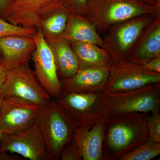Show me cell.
<instances>
[{"mask_svg": "<svg viewBox=\"0 0 160 160\" xmlns=\"http://www.w3.org/2000/svg\"><path fill=\"white\" fill-rule=\"evenodd\" d=\"M149 113L129 114L108 118L103 146V160L119 159L125 153L149 140Z\"/></svg>", "mask_w": 160, "mask_h": 160, "instance_id": "cell-1", "label": "cell"}, {"mask_svg": "<svg viewBox=\"0 0 160 160\" xmlns=\"http://www.w3.org/2000/svg\"><path fill=\"white\" fill-rule=\"evenodd\" d=\"M145 14L160 16V6L141 0H87L82 16L104 34L115 24Z\"/></svg>", "mask_w": 160, "mask_h": 160, "instance_id": "cell-2", "label": "cell"}, {"mask_svg": "<svg viewBox=\"0 0 160 160\" xmlns=\"http://www.w3.org/2000/svg\"><path fill=\"white\" fill-rule=\"evenodd\" d=\"M78 128L91 129L109 117V100L105 91L64 92L54 99Z\"/></svg>", "mask_w": 160, "mask_h": 160, "instance_id": "cell-3", "label": "cell"}, {"mask_svg": "<svg viewBox=\"0 0 160 160\" xmlns=\"http://www.w3.org/2000/svg\"><path fill=\"white\" fill-rule=\"evenodd\" d=\"M39 120L48 160H59L61 151L73 139L77 126L52 98L42 107Z\"/></svg>", "mask_w": 160, "mask_h": 160, "instance_id": "cell-4", "label": "cell"}, {"mask_svg": "<svg viewBox=\"0 0 160 160\" xmlns=\"http://www.w3.org/2000/svg\"><path fill=\"white\" fill-rule=\"evenodd\" d=\"M155 17L150 14L142 15L109 27L102 38V48L107 52L110 61L128 60L142 31Z\"/></svg>", "mask_w": 160, "mask_h": 160, "instance_id": "cell-5", "label": "cell"}, {"mask_svg": "<svg viewBox=\"0 0 160 160\" xmlns=\"http://www.w3.org/2000/svg\"><path fill=\"white\" fill-rule=\"evenodd\" d=\"M106 92L109 100L108 118L135 113H160V83L121 93Z\"/></svg>", "mask_w": 160, "mask_h": 160, "instance_id": "cell-6", "label": "cell"}, {"mask_svg": "<svg viewBox=\"0 0 160 160\" xmlns=\"http://www.w3.org/2000/svg\"><path fill=\"white\" fill-rule=\"evenodd\" d=\"M2 99L16 97L42 107L51 98L41 86L29 62L9 70Z\"/></svg>", "mask_w": 160, "mask_h": 160, "instance_id": "cell-7", "label": "cell"}, {"mask_svg": "<svg viewBox=\"0 0 160 160\" xmlns=\"http://www.w3.org/2000/svg\"><path fill=\"white\" fill-rule=\"evenodd\" d=\"M110 73L105 91L118 93L160 83V73L145 70L140 64L128 60L111 61Z\"/></svg>", "mask_w": 160, "mask_h": 160, "instance_id": "cell-8", "label": "cell"}, {"mask_svg": "<svg viewBox=\"0 0 160 160\" xmlns=\"http://www.w3.org/2000/svg\"><path fill=\"white\" fill-rule=\"evenodd\" d=\"M0 151L22 156L31 160H48L39 117L31 126L13 134L3 133Z\"/></svg>", "mask_w": 160, "mask_h": 160, "instance_id": "cell-9", "label": "cell"}, {"mask_svg": "<svg viewBox=\"0 0 160 160\" xmlns=\"http://www.w3.org/2000/svg\"><path fill=\"white\" fill-rule=\"evenodd\" d=\"M62 7L63 0H10L5 20L37 31L45 17Z\"/></svg>", "mask_w": 160, "mask_h": 160, "instance_id": "cell-10", "label": "cell"}, {"mask_svg": "<svg viewBox=\"0 0 160 160\" xmlns=\"http://www.w3.org/2000/svg\"><path fill=\"white\" fill-rule=\"evenodd\" d=\"M33 37L36 48L31 58L34 63L33 71L41 86L55 99L62 92V88L53 53L41 29Z\"/></svg>", "mask_w": 160, "mask_h": 160, "instance_id": "cell-11", "label": "cell"}, {"mask_svg": "<svg viewBox=\"0 0 160 160\" xmlns=\"http://www.w3.org/2000/svg\"><path fill=\"white\" fill-rule=\"evenodd\" d=\"M42 107L16 97L2 99L0 127L3 133L13 134L28 128L39 117Z\"/></svg>", "mask_w": 160, "mask_h": 160, "instance_id": "cell-12", "label": "cell"}, {"mask_svg": "<svg viewBox=\"0 0 160 160\" xmlns=\"http://www.w3.org/2000/svg\"><path fill=\"white\" fill-rule=\"evenodd\" d=\"M109 73V66L78 69L73 76L61 80L62 92L88 93L105 91Z\"/></svg>", "mask_w": 160, "mask_h": 160, "instance_id": "cell-13", "label": "cell"}, {"mask_svg": "<svg viewBox=\"0 0 160 160\" xmlns=\"http://www.w3.org/2000/svg\"><path fill=\"white\" fill-rule=\"evenodd\" d=\"M36 48L34 37L10 35L0 38L1 63L10 70L29 62Z\"/></svg>", "mask_w": 160, "mask_h": 160, "instance_id": "cell-14", "label": "cell"}, {"mask_svg": "<svg viewBox=\"0 0 160 160\" xmlns=\"http://www.w3.org/2000/svg\"><path fill=\"white\" fill-rule=\"evenodd\" d=\"M160 56V16H158L143 29L128 60L142 65Z\"/></svg>", "mask_w": 160, "mask_h": 160, "instance_id": "cell-15", "label": "cell"}, {"mask_svg": "<svg viewBox=\"0 0 160 160\" xmlns=\"http://www.w3.org/2000/svg\"><path fill=\"white\" fill-rule=\"evenodd\" d=\"M105 121L91 129L77 128L72 141L77 145L83 160H103V146Z\"/></svg>", "mask_w": 160, "mask_h": 160, "instance_id": "cell-16", "label": "cell"}, {"mask_svg": "<svg viewBox=\"0 0 160 160\" xmlns=\"http://www.w3.org/2000/svg\"><path fill=\"white\" fill-rule=\"evenodd\" d=\"M46 41L53 53L60 81L74 76L78 62L69 42L62 38Z\"/></svg>", "mask_w": 160, "mask_h": 160, "instance_id": "cell-17", "label": "cell"}, {"mask_svg": "<svg viewBox=\"0 0 160 160\" xmlns=\"http://www.w3.org/2000/svg\"><path fill=\"white\" fill-rule=\"evenodd\" d=\"M62 38L69 42L93 43L102 47V38L96 28L82 15L71 14Z\"/></svg>", "mask_w": 160, "mask_h": 160, "instance_id": "cell-18", "label": "cell"}, {"mask_svg": "<svg viewBox=\"0 0 160 160\" xmlns=\"http://www.w3.org/2000/svg\"><path fill=\"white\" fill-rule=\"evenodd\" d=\"M77 58L79 69L109 66L110 58L102 47L93 43L69 42Z\"/></svg>", "mask_w": 160, "mask_h": 160, "instance_id": "cell-19", "label": "cell"}, {"mask_svg": "<svg viewBox=\"0 0 160 160\" xmlns=\"http://www.w3.org/2000/svg\"><path fill=\"white\" fill-rule=\"evenodd\" d=\"M70 15L62 7L52 11L43 19L39 29L42 30L46 41L62 37Z\"/></svg>", "mask_w": 160, "mask_h": 160, "instance_id": "cell-20", "label": "cell"}, {"mask_svg": "<svg viewBox=\"0 0 160 160\" xmlns=\"http://www.w3.org/2000/svg\"><path fill=\"white\" fill-rule=\"evenodd\" d=\"M160 154V143L148 140L125 153L119 160H150Z\"/></svg>", "mask_w": 160, "mask_h": 160, "instance_id": "cell-21", "label": "cell"}, {"mask_svg": "<svg viewBox=\"0 0 160 160\" xmlns=\"http://www.w3.org/2000/svg\"><path fill=\"white\" fill-rule=\"evenodd\" d=\"M37 31L34 29L15 26L0 18V38L10 35H21L33 37Z\"/></svg>", "mask_w": 160, "mask_h": 160, "instance_id": "cell-22", "label": "cell"}, {"mask_svg": "<svg viewBox=\"0 0 160 160\" xmlns=\"http://www.w3.org/2000/svg\"><path fill=\"white\" fill-rule=\"evenodd\" d=\"M148 132L149 140L152 142L160 143V114L148 116Z\"/></svg>", "mask_w": 160, "mask_h": 160, "instance_id": "cell-23", "label": "cell"}, {"mask_svg": "<svg viewBox=\"0 0 160 160\" xmlns=\"http://www.w3.org/2000/svg\"><path fill=\"white\" fill-rule=\"evenodd\" d=\"M59 160H82L79 149L72 140L63 147L60 153Z\"/></svg>", "mask_w": 160, "mask_h": 160, "instance_id": "cell-24", "label": "cell"}, {"mask_svg": "<svg viewBox=\"0 0 160 160\" xmlns=\"http://www.w3.org/2000/svg\"><path fill=\"white\" fill-rule=\"evenodd\" d=\"M87 0H63L64 9L70 14L83 15Z\"/></svg>", "mask_w": 160, "mask_h": 160, "instance_id": "cell-25", "label": "cell"}, {"mask_svg": "<svg viewBox=\"0 0 160 160\" xmlns=\"http://www.w3.org/2000/svg\"><path fill=\"white\" fill-rule=\"evenodd\" d=\"M140 65L146 71L160 73V56L152 59L145 64Z\"/></svg>", "mask_w": 160, "mask_h": 160, "instance_id": "cell-26", "label": "cell"}, {"mask_svg": "<svg viewBox=\"0 0 160 160\" xmlns=\"http://www.w3.org/2000/svg\"><path fill=\"white\" fill-rule=\"evenodd\" d=\"M8 72L9 70L2 63H0V95L7 80Z\"/></svg>", "mask_w": 160, "mask_h": 160, "instance_id": "cell-27", "label": "cell"}, {"mask_svg": "<svg viewBox=\"0 0 160 160\" xmlns=\"http://www.w3.org/2000/svg\"><path fill=\"white\" fill-rule=\"evenodd\" d=\"M10 0H0V18L5 19Z\"/></svg>", "mask_w": 160, "mask_h": 160, "instance_id": "cell-28", "label": "cell"}, {"mask_svg": "<svg viewBox=\"0 0 160 160\" xmlns=\"http://www.w3.org/2000/svg\"><path fill=\"white\" fill-rule=\"evenodd\" d=\"M20 158L14 153L0 151V160H20Z\"/></svg>", "mask_w": 160, "mask_h": 160, "instance_id": "cell-29", "label": "cell"}, {"mask_svg": "<svg viewBox=\"0 0 160 160\" xmlns=\"http://www.w3.org/2000/svg\"><path fill=\"white\" fill-rule=\"evenodd\" d=\"M141 1L152 6H160V0H141Z\"/></svg>", "mask_w": 160, "mask_h": 160, "instance_id": "cell-30", "label": "cell"}, {"mask_svg": "<svg viewBox=\"0 0 160 160\" xmlns=\"http://www.w3.org/2000/svg\"><path fill=\"white\" fill-rule=\"evenodd\" d=\"M3 135V132L2 131V129H1V127H0V142H1V140H2Z\"/></svg>", "mask_w": 160, "mask_h": 160, "instance_id": "cell-31", "label": "cell"}, {"mask_svg": "<svg viewBox=\"0 0 160 160\" xmlns=\"http://www.w3.org/2000/svg\"><path fill=\"white\" fill-rule=\"evenodd\" d=\"M2 98L0 97V108H1V105H2Z\"/></svg>", "mask_w": 160, "mask_h": 160, "instance_id": "cell-32", "label": "cell"}, {"mask_svg": "<svg viewBox=\"0 0 160 160\" xmlns=\"http://www.w3.org/2000/svg\"><path fill=\"white\" fill-rule=\"evenodd\" d=\"M0 63H1V57H0Z\"/></svg>", "mask_w": 160, "mask_h": 160, "instance_id": "cell-33", "label": "cell"}]
</instances>
